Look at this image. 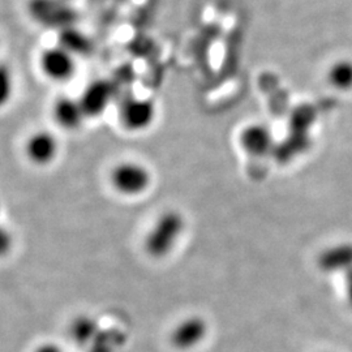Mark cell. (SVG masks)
<instances>
[{"instance_id": "5b68a950", "label": "cell", "mask_w": 352, "mask_h": 352, "mask_svg": "<svg viewBox=\"0 0 352 352\" xmlns=\"http://www.w3.org/2000/svg\"><path fill=\"white\" fill-rule=\"evenodd\" d=\"M155 115L157 109L151 100L129 97L120 104L119 122L129 132H144L153 126Z\"/></svg>"}, {"instance_id": "e0dca14e", "label": "cell", "mask_w": 352, "mask_h": 352, "mask_svg": "<svg viewBox=\"0 0 352 352\" xmlns=\"http://www.w3.org/2000/svg\"><path fill=\"white\" fill-rule=\"evenodd\" d=\"M346 295L352 305V270L347 273V277H346Z\"/></svg>"}, {"instance_id": "7a4b0ae2", "label": "cell", "mask_w": 352, "mask_h": 352, "mask_svg": "<svg viewBox=\"0 0 352 352\" xmlns=\"http://www.w3.org/2000/svg\"><path fill=\"white\" fill-rule=\"evenodd\" d=\"M113 190L124 197H139L151 189L153 174L146 164L139 161H122L110 173Z\"/></svg>"}, {"instance_id": "5bb4252c", "label": "cell", "mask_w": 352, "mask_h": 352, "mask_svg": "<svg viewBox=\"0 0 352 352\" xmlns=\"http://www.w3.org/2000/svg\"><path fill=\"white\" fill-rule=\"evenodd\" d=\"M329 84L337 90H351L352 89V62L338 60L327 71Z\"/></svg>"}, {"instance_id": "2e32d148", "label": "cell", "mask_w": 352, "mask_h": 352, "mask_svg": "<svg viewBox=\"0 0 352 352\" xmlns=\"http://www.w3.org/2000/svg\"><path fill=\"white\" fill-rule=\"evenodd\" d=\"M33 352H63L62 351V349L58 346V344H55V343H52V342H46V343H42V344H39L38 347H36V350Z\"/></svg>"}, {"instance_id": "9a60e30c", "label": "cell", "mask_w": 352, "mask_h": 352, "mask_svg": "<svg viewBox=\"0 0 352 352\" xmlns=\"http://www.w3.org/2000/svg\"><path fill=\"white\" fill-rule=\"evenodd\" d=\"M12 71L8 65L0 64V109L8 104L13 94Z\"/></svg>"}, {"instance_id": "ac0fdd59", "label": "cell", "mask_w": 352, "mask_h": 352, "mask_svg": "<svg viewBox=\"0 0 352 352\" xmlns=\"http://www.w3.org/2000/svg\"><path fill=\"white\" fill-rule=\"evenodd\" d=\"M67 1H69V0H67Z\"/></svg>"}, {"instance_id": "3957f363", "label": "cell", "mask_w": 352, "mask_h": 352, "mask_svg": "<svg viewBox=\"0 0 352 352\" xmlns=\"http://www.w3.org/2000/svg\"><path fill=\"white\" fill-rule=\"evenodd\" d=\"M28 13L38 25L59 32L77 21V13L67 0H29Z\"/></svg>"}, {"instance_id": "30bf717a", "label": "cell", "mask_w": 352, "mask_h": 352, "mask_svg": "<svg viewBox=\"0 0 352 352\" xmlns=\"http://www.w3.org/2000/svg\"><path fill=\"white\" fill-rule=\"evenodd\" d=\"M51 113L54 122L65 131L78 129L87 119V115L78 98H72L68 96L56 98L52 104Z\"/></svg>"}, {"instance_id": "8fae6325", "label": "cell", "mask_w": 352, "mask_h": 352, "mask_svg": "<svg viewBox=\"0 0 352 352\" xmlns=\"http://www.w3.org/2000/svg\"><path fill=\"white\" fill-rule=\"evenodd\" d=\"M318 266L327 273L352 270V245L337 244L327 248L318 256Z\"/></svg>"}, {"instance_id": "9c48e42d", "label": "cell", "mask_w": 352, "mask_h": 352, "mask_svg": "<svg viewBox=\"0 0 352 352\" xmlns=\"http://www.w3.org/2000/svg\"><path fill=\"white\" fill-rule=\"evenodd\" d=\"M113 89L110 82L104 80H96L90 82L82 94L78 97L87 118L100 116L106 111L113 100Z\"/></svg>"}, {"instance_id": "4fadbf2b", "label": "cell", "mask_w": 352, "mask_h": 352, "mask_svg": "<svg viewBox=\"0 0 352 352\" xmlns=\"http://www.w3.org/2000/svg\"><path fill=\"white\" fill-rule=\"evenodd\" d=\"M60 47H63L68 52L75 55H85L91 50V41L90 38L76 29V26L67 28L62 32H59V43Z\"/></svg>"}, {"instance_id": "6da1fadb", "label": "cell", "mask_w": 352, "mask_h": 352, "mask_svg": "<svg viewBox=\"0 0 352 352\" xmlns=\"http://www.w3.org/2000/svg\"><path fill=\"white\" fill-rule=\"evenodd\" d=\"M186 218L175 209H167L153 221L144 240V252L153 260H164L175 251L186 231Z\"/></svg>"}, {"instance_id": "ba28073f", "label": "cell", "mask_w": 352, "mask_h": 352, "mask_svg": "<svg viewBox=\"0 0 352 352\" xmlns=\"http://www.w3.org/2000/svg\"><path fill=\"white\" fill-rule=\"evenodd\" d=\"M238 141L241 151L254 158L267 155L274 146L273 132L263 123H251L243 126Z\"/></svg>"}, {"instance_id": "52a82bcc", "label": "cell", "mask_w": 352, "mask_h": 352, "mask_svg": "<svg viewBox=\"0 0 352 352\" xmlns=\"http://www.w3.org/2000/svg\"><path fill=\"white\" fill-rule=\"evenodd\" d=\"M24 153L30 164L46 167L58 158L59 140L47 129H38L26 139Z\"/></svg>"}, {"instance_id": "277c9868", "label": "cell", "mask_w": 352, "mask_h": 352, "mask_svg": "<svg viewBox=\"0 0 352 352\" xmlns=\"http://www.w3.org/2000/svg\"><path fill=\"white\" fill-rule=\"evenodd\" d=\"M209 324L201 316H188L176 322L170 331V343L177 351H190L205 342Z\"/></svg>"}, {"instance_id": "7c38bea8", "label": "cell", "mask_w": 352, "mask_h": 352, "mask_svg": "<svg viewBox=\"0 0 352 352\" xmlns=\"http://www.w3.org/2000/svg\"><path fill=\"white\" fill-rule=\"evenodd\" d=\"M68 333L77 346L88 347L101 333V327L94 317L80 315L71 321Z\"/></svg>"}, {"instance_id": "8992f818", "label": "cell", "mask_w": 352, "mask_h": 352, "mask_svg": "<svg viewBox=\"0 0 352 352\" xmlns=\"http://www.w3.org/2000/svg\"><path fill=\"white\" fill-rule=\"evenodd\" d=\"M39 67L43 75L51 81L67 82L75 75V56L58 45L42 52Z\"/></svg>"}]
</instances>
